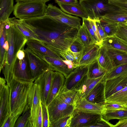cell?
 Masks as SVG:
<instances>
[{"label":"cell","mask_w":127,"mask_h":127,"mask_svg":"<svg viewBox=\"0 0 127 127\" xmlns=\"http://www.w3.org/2000/svg\"><path fill=\"white\" fill-rule=\"evenodd\" d=\"M101 25L108 36L115 35L117 30L118 23H109L100 19Z\"/></svg>","instance_id":"74e56055"},{"label":"cell","mask_w":127,"mask_h":127,"mask_svg":"<svg viewBox=\"0 0 127 127\" xmlns=\"http://www.w3.org/2000/svg\"><path fill=\"white\" fill-rule=\"evenodd\" d=\"M13 73L14 78L16 80L27 82H33L34 81L31 74L26 55L23 59L20 60L17 58L13 67Z\"/></svg>","instance_id":"7c38bea8"},{"label":"cell","mask_w":127,"mask_h":127,"mask_svg":"<svg viewBox=\"0 0 127 127\" xmlns=\"http://www.w3.org/2000/svg\"><path fill=\"white\" fill-rule=\"evenodd\" d=\"M104 77L98 83L86 97L88 101L95 104L104 103L106 99L105 95Z\"/></svg>","instance_id":"44dd1931"},{"label":"cell","mask_w":127,"mask_h":127,"mask_svg":"<svg viewBox=\"0 0 127 127\" xmlns=\"http://www.w3.org/2000/svg\"><path fill=\"white\" fill-rule=\"evenodd\" d=\"M47 6L39 0L18 2L15 5L13 14L16 18L22 20L45 16Z\"/></svg>","instance_id":"277c9868"},{"label":"cell","mask_w":127,"mask_h":127,"mask_svg":"<svg viewBox=\"0 0 127 127\" xmlns=\"http://www.w3.org/2000/svg\"><path fill=\"white\" fill-rule=\"evenodd\" d=\"M79 0L80 1H81V0Z\"/></svg>","instance_id":"be15d7a7"},{"label":"cell","mask_w":127,"mask_h":127,"mask_svg":"<svg viewBox=\"0 0 127 127\" xmlns=\"http://www.w3.org/2000/svg\"><path fill=\"white\" fill-rule=\"evenodd\" d=\"M63 61L64 63L65 64L67 65L70 64H74L73 62L72 61H70L63 60Z\"/></svg>","instance_id":"6f0895ef"},{"label":"cell","mask_w":127,"mask_h":127,"mask_svg":"<svg viewBox=\"0 0 127 127\" xmlns=\"http://www.w3.org/2000/svg\"><path fill=\"white\" fill-rule=\"evenodd\" d=\"M100 19L109 23H126L127 22V10L117 8L105 14Z\"/></svg>","instance_id":"cb8c5ba5"},{"label":"cell","mask_w":127,"mask_h":127,"mask_svg":"<svg viewBox=\"0 0 127 127\" xmlns=\"http://www.w3.org/2000/svg\"><path fill=\"white\" fill-rule=\"evenodd\" d=\"M79 3L87 13L88 18L93 20H100L105 14L117 8L109 4L107 0H82Z\"/></svg>","instance_id":"5b68a950"},{"label":"cell","mask_w":127,"mask_h":127,"mask_svg":"<svg viewBox=\"0 0 127 127\" xmlns=\"http://www.w3.org/2000/svg\"><path fill=\"white\" fill-rule=\"evenodd\" d=\"M50 123L73 113L74 107L66 104L56 96L47 106Z\"/></svg>","instance_id":"52a82bcc"},{"label":"cell","mask_w":127,"mask_h":127,"mask_svg":"<svg viewBox=\"0 0 127 127\" xmlns=\"http://www.w3.org/2000/svg\"><path fill=\"white\" fill-rule=\"evenodd\" d=\"M60 55L63 60L72 61L76 67L80 66L75 59L73 53L69 49H68L60 53Z\"/></svg>","instance_id":"7bdbcfd3"},{"label":"cell","mask_w":127,"mask_h":127,"mask_svg":"<svg viewBox=\"0 0 127 127\" xmlns=\"http://www.w3.org/2000/svg\"><path fill=\"white\" fill-rule=\"evenodd\" d=\"M42 116L41 103L37 117L36 127H42Z\"/></svg>","instance_id":"816d5d0a"},{"label":"cell","mask_w":127,"mask_h":127,"mask_svg":"<svg viewBox=\"0 0 127 127\" xmlns=\"http://www.w3.org/2000/svg\"><path fill=\"white\" fill-rule=\"evenodd\" d=\"M40 57L49 64L50 69L62 74L65 78L73 70L69 69L67 65L63 61V59L52 57L44 56Z\"/></svg>","instance_id":"ffe728a7"},{"label":"cell","mask_w":127,"mask_h":127,"mask_svg":"<svg viewBox=\"0 0 127 127\" xmlns=\"http://www.w3.org/2000/svg\"><path fill=\"white\" fill-rule=\"evenodd\" d=\"M127 24V22L125 23Z\"/></svg>","instance_id":"6125c7cd"},{"label":"cell","mask_w":127,"mask_h":127,"mask_svg":"<svg viewBox=\"0 0 127 127\" xmlns=\"http://www.w3.org/2000/svg\"><path fill=\"white\" fill-rule=\"evenodd\" d=\"M108 3L117 8L127 10V0H107Z\"/></svg>","instance_id":"bcb514c9"},{"label":"cell","mask_w":127,"mask_h":127,"mask_svg":"<svg viewBox=\"0 0 127 127\" xmlns=\"http://www.w3.org/2000/svg\"><path fill=\"white\" fill-rule=\"evenodd\" d=\"M83 23L85 26L89 33L94 43L102 46L101 43L99 41L96 34L91 27L90 22L88 18H82Z\"/></svg>","instance_id":"ab89813d"},{"label":"cell","mask_w":127,"mask_h":127,"mask_svg":"<svg viewBox=\"0 0 127 127\" xmlns=\"http://www.w3.org/2000/svg\"><path fill=\"white\" fill-rule=\"evenodd\" d=\"M88 66V70L87 76L89 78H99L105 75L107 72L99 64L97 59Z\"/></svg>","instance_id":"1f68e13d"},{"label":"cell","mask_w":127,"mask_h":127,"mask_svg":"<svg viewBox=\"0 0 127 127\" xmlns=\"http://www.w3.org/2000/svg\"><path fill=\"white\" fill-rule=\"evenodd\" d=\"M56 96L64 102L72 105L74 107L80 98L79 93L77 90H67L63 87Z\"/></svg>","instance_id":"4316f807"},{"label":"cell","mask_w":127,"mask_h":127,"mask_svg":"<svg viewBox=\"0 0 127 127\" xmlns=\"http://www.w3.org/2000/svg\"><path fill=\"white\" fill-rule=\"evenodd\" d=\"M55 1L58 3L64 4H73L78 3L77 0H55Z\"/></svg>","instance_id":"db71d44e"},{"label":"cell","mask_w":127,"mask_h":127,"mask_svg":"<svg viewBox=\"0 0 127 127\" xmlns=\"http://www.w3.org/2000/svg\"><path fill=\"white\" fill-rule=\"evenodd\" d=\"M115 35L127 42V24L125 23H118Z\"/></svg>","instance_id":"60d3db41"},{"label":"cell","mask_w":127,"mask_h":127,"mask_svg":"<svg viewBox=\"0 0 127 127\" xmlns=\"http://www.w3.org/2000/svg\"><path fill=\"white\" fill-rule=\"evenodd\" d=\"M71 117L72 114L52 122L49 127H70Z\"/></svg>","instance_id":"f35d334b"},{"label":"cell","mask_w":127,"mask_h":127,"mask_svg":"<svg viewBox=\"0 0 127 127\" xmlns=\"http://www.w3.org/2000/svg\"><path fill=\"white\" fill-rule=\"evenodd\" d=\"M101 45L106 49H114L127 53V42L115 35L103 40Z\"/></svg>","instance_id":"603a6c76"},{"label":"cell","mask_w":127,"mask_h":127,"mask_svg":"<svg viewBox=\"0 0 127 127\" xmlns=\"http://www.w3.org/2000/svg\"><path fill=\"white\" fill-rule=\"evenodd\" d=\"M45 16L78 29L81 26L80 18L67 14L61 9L51 4H49L47 6Z\"/></svg>","instance_id":"8992f818"},{"label":"cell","mask_w":127,"mask_h":127,"mask_svg":"<svg viewBox=\"0 0 127 127\" xmlns=\"http://www.w3.org/2000/svg\"><path fill=\"white\" fill-rule=\"evenodd\" d=\"M113 125L104 119L101 116L90 127H113Z\"/></svg>","instance_id":"7dc6e473"},{"label":"cell","mask_w":127,"mask_h":127,"mask_svg":"<svg viewBox=\"0 0 127 127\" xmlns=\"http://www.w3.org/2000/svg\"><path fill=\"white\" fill-rule=\"evenodd\" d=\"M14 0H0V22L9 20V17L14 10Z\"/></svg>","instance_id":"f1b7e54d"},{"label":"cell","mask_w":127,"mask_h":127,"mask_svg":"<svg viewBox=\"0 0 127 127\" xmlns=\"http://www.w3.org/2000/svg\"><path fill=\"white\" fill-rule=\"evenodd\" d=\"M10 23V27L6 30V39L9 48L5 53V60L2 70L8 85L14 78L13 69L17 58V53L20 50L24 49L28 40L13 25Z\"/></svg>","instance_id":"7a4b0ae2"},{"label":"cell","mask_w":127,"mask_h":127,"mask_svg":"<svg viewBox=\"0 0 127 127\" xmlns=\"http://www.w3.org/2000/svg\"><path fill=\"white\" fill-rule=\"evenodd\" d=\"M22 20L42 44L59 55L69 49L78 30L45 16Z\"/></svg>","instance_id":"6da1fadb"},{"label":"cell","mask_w":127,"mask_h":127,"mask_svg":"<svg viewBox=\"0 0 127 127\" xmlns=\"http://www.w3.org/2000/svg\"><path fill=\"white\" fill-rule=\"evenodd\" d=\"M104 104H95L88 101L85 97H80L76 103L74 109L83 112L101 115L104 110Z\"/></svg>","instance_id":"2e32d148"},{"label":"cell","mask_w":127,"mask_h":127,"mask_svg":"<svg viewBox=\"0 0 127 127\" xmlns=\"http://www.w3.org/2000/svg\"><path fill=\"white\" fill-rule=\"evenodd\" d=\"M40 1H42V2H44L45 3L47 2V1H49L50 0H39Z\"/></svg>","instance_id":"91938a15"},{"label":"cell","mask_w":127,"mask_h":127,"mask_svg":"<svg viewBox=\"0 0 127 127\" xmlns=\"http://www.w3.org/2000/svg\"><path fill=\"white\" fill-rule=\"evenodd\" d=\"M42 116V127H49L50 122L46 104L41 102Z\"/></svg>","instance_id":"b9f144b4"},{"label":"cell","mask_w":127,"mask_h":127,"mask_svg":"<svg viewBox=\"0 0 127 127\" xmlns=\"http://www.w3.org/2000/svg\"><path fill=\"white\" fill-rule=\"evenodd\" d=\"M127 75V63L115 66L107 71L104 76L105 81Z\"/></svg>","instance_id":"4dcf8cb0"},{"label":"cell","mask_w":127,"mask_h":127,"mask_svg":"<svg viewBox=\"0 0 127 127\" xmlns=\"http://www.w3.org/2000/svg\"><path fill=\"white\" fill-rule=\"evenodd\" d=\"M61 9L67 14L80 17L82 18H88L87 13L79 3L64 4L58 3Z\"/></svg>","instance_id":"484cf974"},{"label":"cell","mask_w":127,"mask_h":127,"mask_svg":"<svg viewBox=\"0 0 127 127\" xmlns=\"http://www.w3.org/2000/svg\"><path fill=\"white\" fill-rule=\"evenodd\" d=\"M127 86V75L105 81L106 99Z\"/></svg>","instance_id":"9a60e30c"},{"label":"cell","mask_w":127,"mask_h":127,"mask_svg":"<svg viewBox=\"0 0 127 127\" xmlns=\"http://www.w3.org/2000/svg\"><path fill=\"white\" fill-rule=\"evenodd\" d=\"M88 66L80 65L76 67L65 78L64 87L67 90L75 89L87 74Z\"/></svg>","instance_id":"4fadbf2b"},{"label":"cell","mask_w":127,"mask_h":127,"mask_svg":"<svg viewBox=\"0 0 127 127\" xmlns=\"http://www.w3.org/2000/svg\"><path fill=\"white\" fill-rule=\"evenodd\" d=\"M65 80V78L62 74L53 71L50 88L46 103L47 106L57 96L63 87Z\"/></svg>","instance_id":"ac0fdd59"},{"label":"cell","mask_w":127,"mask_h":127,"mask_svg":"<svg viewBox=\"0 0 127 127\" xmlns=\"http://www.w3.org/2000/svg\"><path fill=\"white\" fill-rule=\"evenodd\" d=\"M81 52L73 53L76 62L79 64V62L81 59Z\"/></svg>","instance_id":"9f6ffc18"},{"label":"cell","mask_w":127,"mask_h":127,"mask_svg":"<svg viewBox=\"0 0 127 127\" xmlns=\"http://www.w3.org/2000/svg\"><path fill=\"white\" fill-rule=\"evenodd\" d=\"M5 78H0V127L11 114L10 90Z\"/></svg>","instance_id":"9c48e42d"},{"label":"cell","mask_w":127,"mask_h":127,"mask_svg":"<svg viewBox=\"0 0 127 127\" xmlns=\"http://www.w3.org/2000/svg\"><path fill=\"white\" fill-rule=\"evenodd\" d=\"M24 49L20 50L17 53V58L19 60L23 59L25 57L26 54L24 51Z\"/></svg>","instance_id":"11a10c76"},{"label":"cell","mask_w":127,"mask_h":127,"mask_svg":"<svg viewBox=\"0 0 127 127\" xmlns=\"http://www.w3.org/2000/svg\"><path fill=\"white\" fill-rule=\"evenodd\" d=\"M95 20L98 32L102 40H103L108 36L105 32L101 25L100 20Z\"/></svg>","instance_id":"681fc988"},{"label":"cell","mask_w":127,"mask_h":127,"mask_svg":"<svg viewBox=\"0 0 127 127\" xmlns=\"http://www.w3.org/2000/svg\"><path fill=\"white\" fill-rule=\"evenodd\" d=\"M105 102L126 104L127 103V86L107 98Z\"/></svg>","instance_id":"d6a6232c"},{"label":"cell","mask_w":127,"mask_h":127,"mask_svg":"<svg viewBox=\"0 0 127 127\" xmlns=\"http://www.w3.org/2000/svg\"><path fill=\"white\" fill-rule=\"evenodd\" d=\"M18 118V117L10 114L1 127H14Z\"/></svg>","instance_id":"c3c4849f"},{"label":"cell","mask_w":127,"mask_h":127,"mask_svg":"<svg viewBox=\"0 0 127 127\" xmlns=\"http://www.w3.org/2000/svg\"><path fill=\"white\" fill-rule=\"evenodd\" d=\"M85 46L77 37L70 45L69 49L73 53L82 52Z\"/></svg>","instance_id":"f6af8a7d"},{"label":"cell","mask_w":127,"mask_h":127,"mask_svg":"<svg viewBox=\"0 0 127 127\" xmlns=\"http://www.w3.org/2000/svg\"><path fill=\"white\" fill-rule=\"evenodd\" d=\"M105 74L95 79L89 78L87 75L85 76L75 89L79 93L80 98L85 97L95 86L104 79Z\"/></svg>","instance_id":"7402d4cb"},{"label":"cell","mask_w":127,"mask_h":127,"mask_svg":"<svg viewBox=\"0 0 127 127\" xmlns=\"http://www.w3.org/2000/svg\"><path fill=\"white\" fill-rule=\"evenodd\" d=\"M33 82H25L13 78L8 85L11 114L19 117L29 105V93Z\"/></svg>","instance_id":"3957f363"},{"label":"cell","mask_w":127,"mask_h":127,"mask_svg":"<svg viewBox=\"0 0 127 127\" xmlns=\"http://www.w3.org/2000/svg\"><path fill=\"white\" fill-rule=\"evenodd\" d=\"M10 22L28 40H35L41 41L33 32L25 24L22 20L14 17L9 18Z\"/></svg>","instance_id":"d4e9b609"},{"label":"cell","mask_w":127,"mask_h":127,"mask_svg":"<svg viewBox=\"0 0 127 127\" xmlns=\"http://www.w3.org/2000/svg\"><path fill=\"white\" fill-rule=\"evenodd\" d=\"M31 114V110L29 105L17 119L14 127H28Z\"/></svg>","instance_id":"8d00e7d4"},{"label":"cell","mask_w":127,"mask_h":127,"mask_svg":"<svg viewBox=\"0 0 127 127\" xmlns=\"http://www.w3.org/2000/svg\"><path fill=\"white\" fill-rule=\"evenodd\" d=\"M26 44L27 47L40 57L47 56L60 59L62 58L57 53L45 46L40 42L37 40H28Z\"/></svg>","instance_id":"d6986e66"},{"label":"cell","mask_w":127,"mask_h":127,"mask_svg":"<svg viewBox=\"0 0 127 127\" xmlns=\"http://www.w3.org/2000/svg\"><path fill=\"white\" fill-rule=\"evenodd\" d=\"M28 104L31 114L28 127H36L37 117L41 104V98L39 86L34 83L30 91Z\"/></svg>","instance_id":"30bf717a"},{"label":"cell","mask_w":127,"mask_h":127,"mask_svg":"<svg viewBox=\"0 0 127 127\" xmlns=\"http://www.w3.org/2000/svg\"><path fill=\"white\" fill-rule=\"evenodd\" d=\"M5 22H0V71L3 67L5 58V50L3 48L6 40V30Z\"/></svg>","instance_id":"f546056e"},{"label":"cell","mask_w":127,"mask_h":127,"mask_svg":"<svg viewBox=\"0 0 127 127\" xmlns=\"http://www.w3.org/2000/svg\"><path fill=\"white\" fill-rule=\"evenodd\" d=\"M101 46L93 44L85 46L81 52L79 62L80 65H88L95 61L98 58Z\"/></svg>","instance_id":"e0dca14e"},{"label":"cell","mask_w":127,"mask_h":127,"mask_svg":"<svg viewBox=\"0 0 127 127\" xmlns=\"http://www.w3.org/2000/svg\"><path fill=\"white\" fill-rule=\"evenodd\" d=\"M106 49L107 53L111 60L113 67L127 63V53L114 49Z\"/></svg>","instance_id":"83f0119b"},{"label":"cell","mask_w":127,"mask_h":127,"mask_svg":"<svg viewBox=\"0 0 127 127\" xmlns=\"http://www.w3.org/2000/svg\"><path fill=\"white\" fill-rule=\"evenodd\" d=\"M35 0H15L17 2H25L31 1Z\"/></svg>","instance_id":"680465c9"},{"label":"cell","mask_w":127,"mask_h":127,"mask_svg":"<svg viewBox=\"0 0 127 127\" xmlns=\"http://www.w3.org/2000/svg\"><path fill=\"white\" fill-rule=\"evenodd\" d=\"M127 127V118L120 120L115 124L113 125V127Z\"/></svg>","instance_id":"f5cc1de1"},{"label":"cell","mask_w":127,"mask_h":127,"mask_svg":"<svg viewBox=\"0 0 127 127\" xmlns=\"http://www.w3.org/2000/svg\"><path fill=\"white\" fill-rule=\"evenodd\" d=\"M76 37L85 46L95 44L88 31L83 24L78 30Z\"/></svg>","instance_id":"d590c367"},{"label":"cell","mask_w":127,"mask_h":127,"mask_svg":"<svg viewBox=\"0 0 127 127\" xmlns=\"http://www.w3.org/2000/svg\"><path fill=\"white\" fill-rule=\"evenodd\" d=\"M97 60L99 64L107 72L113 67L111 60L107 54L106 48L102 46L100 47Z\"/></svg>","instance_id":"e575fe53"},{"label":"cell","mask_w":127,"mask_h":127,"mask_svg":"<svg viewBox=\"0 0 127 127\" xmlns=\"http://www.w3.org/2000/svg\"><path fill=\"white\" fill-rule=\"evenodd\" d=\"M101 116L74 109L72 114L70 127H90Z\"/></svg>","instance_id":"8fae6325"},{"label":"cell","mask_w":127,"mask_h":127,"mask_svg":"<svg viewBox=\"0 0 127 127\" xmlns=\"http://www.w3.org/2000/svg\"><path fill=\"white\" fill-rule=\"evenodd\" d=\"M24 51L34 81L46 71L50 70L48 64L34 52L27 47Z\"/></svg>","instance_id":"ba28073f"},{"label":"cell","mask_w":127,"mask_h":127,"mask_svg":"<svg viewBox=\"0 0 127 127\" xmlns=\"http://www.w3.org/2000/svg\"><path fill=\"white\" fill-rule=\"evenodd\" d=\"M101 116L104 119L108 121L113 119H124L127 118V109L104 110Z\"/></svg>","instance_id":"836d02e7"},{"label":"cell","mask_w":127,"mask_h":127,"mask_svg":"<svg viewBox=\"0 0 127 127\" xmlns=\"http://www.w3.org/2000/svg\"><path fill=\"white\" fill-rule=\"evenodd\" d=\"M88 18L90 21L92 29L96 34L99 41L102 43V40L98 32L95 20L91 19L89 18Z\"/></svg>","instance_id":"f907efd6"},{"label":"cell","mask_w":127,"mask_h":127,"mask_svg":"<svg viewBox=\"0 0 127 127\" xmlns=\"http://www.w3.org/2000/svg\"><path fill=\"white\" fill-rule=\"evenodd\" d=\"M53 71H47L37 78L34 83L39 86L41 101L46 104L51 83Z\"/></svg>","instance_id":"5bb4252c"},{"label":"cell","mask_w":127,"mask_h":127,"mask_svg":"<svg viewBox=\"0 0 127 127\" xmlns=\"http://www.w3.org/2000/svg\"><path fill=\"white\" fill-rule=\"evenodd\" d=\"M125 105L127 106V103Z\"/></svg>","instance_id":"94428289"},{"label":"cell","mask_w":127,"mask_h":127,"mask_svg":"<svg viewBox=\"0 0 127 127\" xmlns=\"http://www.w3.org/2000/svg\"><path fill=\"white\" fill-rule=\"evenodd\" d=\"M104 110H114L127 109V106L125 104L105 102L104 104Z\"/></svg>","instance_id":"ee69618b"}]
</instances>
